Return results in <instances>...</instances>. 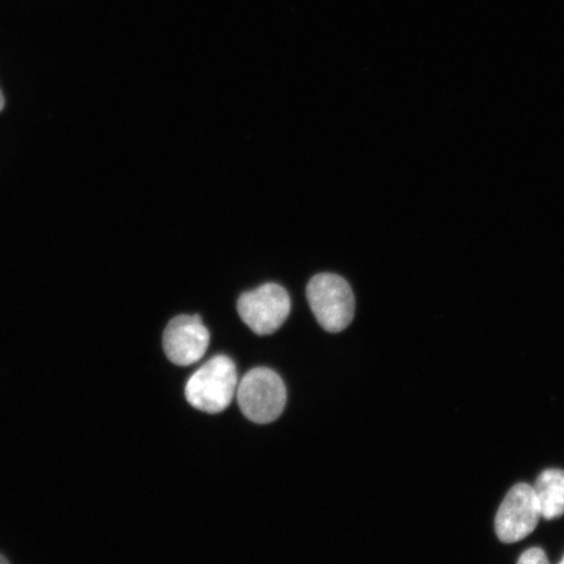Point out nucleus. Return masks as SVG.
<instances>
[{
	"label": "nucleus",
	"instance_id": "f257e3e1",
	"mask_svg": "<svg viewBox=\"0 0 564 564\" xmlns=\"http://www.w3.org/2000/svg\"><path fill=\"white\" fill-rule=\"evenodd\" d=\"M238 373L228 356H216L203 365L186 386V399L197 411L217 414L227 409L236 397Z\"/></svg>",
	"mask_w": 564,
	"mask_h": 564
},
{
	"label": "nucleus",
	"instance_id": "f03ea898",
	"mask_svg": "<svg viewBox=\"0 0 564 564\" xmlns=\"http://www.w3.org/2000/svg\"><path fill=\"white\" fill-rule=\"evenodd\" d=\"M317 323L330 334L341 333L355 317L356 300L345 279L334 273L316 274L306 288Z\"/></svg>",
	"mask_w": 564,
	"mask_h": 564
},
{
	"label": "nucleus",
	"instance_id": "7ed1b4c3",
	"mask_svg": "<svg viewBox=\"0 0 564 564\" xmlns=\"http://www.w3.org/2000/svg\"><path fill=\"white\" fill-rule=\"evenodd\" d=\"M238 405L251 422L276 421L286 404V388L278 372L257 368L247 372L237 387Z\"/></svg>",
	"mask_w": 564,
	"mask_h": 564
},
{
	"label": "nucleus",
	"instance_id": "20e7f679",
	"mask_svg": "<svg viewBox=\"0 0 564 564\" xmlns=\"http://www.w3.org/2000/svg\"><path fill=\"white\" fill-rule=\"evenodd\" d=\"M238 314L253 334L265 336L276 333L291 314L292 302L284 288L268 282L238 300Z\"/></svg>",
	"mask_w": 564,
	"mask_h": 564
},
{
	"label": "nucleus",
	"instance_id": "39448f33",
	"mask_svg": "<svg viewBox=\"0 0 564 564\" xmlns=\"http://www.w3.org/2000/svg\"><path fill=\"white\" fill-rule=\"evenodd\" d=\"M541 519L533 486L518 484L507 494L496 518L498 539L505 544H517L533 533Z\"/></svg>",
	"mask_w": 564,
	"mask_h": 564
},
{
	"label": "nucleus",
	"instance_id": "423d86ee",
	"mask_svg": "<svg viewBox=\"0 0 564 564\" xmlns=\"http://www.w3.org/2000/svg\"><path fill=\"white\" fill-rule=\"evenodd\" d=\"M209 341V330L199 315L174 317L162 338L167 358L178 366L199 362L208 350Z\"/></svg>",
	"mask_w": 564,
	"mask_h": 564
},
{
	"label": "nucleus",
	"instance_id": "0eeeda50",
	"mask_svg": "<svg viewBox=\"0 0 564 564\" xmlns=\"http://www.w3.org/2000/svg\"><path fill=\"white\" fill-rule=\"evenodd\" d=\"M541 518L554 520L564 514V470L546 469L533 486Z\"/></svg>",
	"mask_w": 564,
	"mask_h": 564
},
{
	"label": "nucleus",
	"instance_id": "6e6552de",
	"mask_svg": "<svg viewBox=\"0 0 564 564\" xmlns=\"http://www.w3.org/2000/svg\"><path fill=\"white\" fill-rule=\"evenodd\" d=\"M518 564H550V562L544 550L532 547L525 550V552L520 555Z\"/></svg>",
	"mask_w": 564,
	"mask_h": 564
},
{
	"label": "nucleus",
	"instance_id": "1a4fd4ad",
	"mask_svg": "<svg viewBox=\"0 0 564 564\" xmlns=\"http://www.w3.org/2000/svg\"><path fill=\"white\" fill-rule=\"evenodd\" d=\"M4 108V97L2 94V90H0V111H2Z\"/></svg>",
	"mask_w": 564,
	"mask_h": 564
},
{
	"label": "nucleus",
	"instance_id": "9d476101",
	"mask_svg": "<svg viewBox=\"0 0 564 564\" xmlns=\"http://www.w3.org/2000/svg\"><path fill=\"white\" fill-rule=\"evenodd\" d=\"M0 564H10L9 561H7L6 556H3L2 554H0Z\"/></svg>",
	"mask_w": 564,
	"mask_h": 564
},
{
	"label": "nucleus",
	"instance_id": "9b49d317",
	"mask_svg": "<svg viewBox=\"0 0 564 564\" xmlns=\"http://www.w3.org/2000/svg\"><path fill=\"white\" fill-rule=\"evenodd\" d=\"M558 564H564V555H563L562 561Z\"/></svg>",
	"mask_w": 564,
	"mask_h": 564
}]
</instances>
